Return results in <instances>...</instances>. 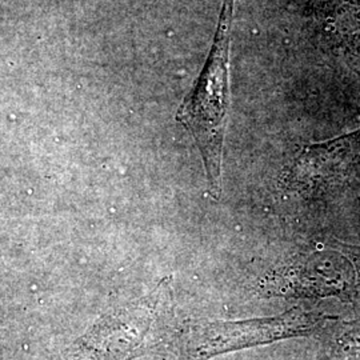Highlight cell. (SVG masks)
I'll return each instance as SVG.
<instances>
[{
    "label": "cell",
    "mask_w": 360,
    "mask_h": 360,
    "mask_svg": "<svg viewBox=\"0 0 360 360\" xmlns=\"http://www.w3.org/2000/svg\"><path fill=\"white\" fill-rule=\"evenodd\" d=\"M172 302L166 278L148 295L105 314L58 360H134L169 343Z\"/></svg>",
    "instance_id": "2"
},
{
    "label": "cell",
    "mask_w": 360,
    "mask_h": 360,
    "mask_svg": "<svg viewBox=\"0 0 360 360\" xmlns=\"http://www.w3.org/2000/svg\"><path fill=\"white\" fill-rule=\"evenodd\" d=\"M323 322L322 315L294 307L271 318L188 324L174 334L169 343L181 358L203 360L283 339L307 336L319 330Z\"/></svg>",
    "instance_id": "3"
},
{
    "label": "cell",
    "mask_w": 360,
    "mask_h": 360,
    "mask_svg": "<svg viewBox=\"0 0 360 360\" xmlns=\"http://www.w3.org/2000/svg\"><path fill=\"white\" fill-rule=\"evenodd\" d=\"M267 283L272 295H349L359 287L360 279L351 259L326 251L272 275Z\"/></svg>",
    "instance_id": "4"
},
{
    "label": "cell",
    "mask_w": 360,
    "mask_h": 360,
    "mask_svg": "<svg viewBox=\"0 0 360 360\" xmlns=\"http://www.w3.org/2000/svg\"><path fill=\"white\" fill-rule=\"evenodd\" d=\"M235 0H223L218 28L206 65L193 90L180 104L176 120L198 146L206 169L210 193H221L223 143L230 107L229 47Z\"/></svg>",
    "instance_id": "1"
}]
</instances>
